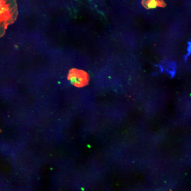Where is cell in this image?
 I'll return each instance as SVG.
<instances>
[{
    "label": "cell",
    "instance_id": "cell-1",
    "mask_svg": "<svg viewBox=\"0 0 191 191\" xmlns=\"http://www.w3.org/2000/svg\"><path fill=\"white\" fill-rule=\"evenodd\" d=\"M68 79L76 87L82 88L88 85L89 77L83 70L73 69L70 70Z\"/></svg>",
    "mask_w": 191,
    "mask_h": 191
},
{
    "label": "cell",
    "instance_id": "cell-2",
    "mask_svg": "<svg viewBox=\"0 0 191 191\" xmlns=\"http://www.w3.org/2000/svg\"><path fill=\"white\" fill-rule=\"evenodd\" d=\"M143 5L147 9L154 8L157 6L164 7L166 4L163 1H144L142 2Z\"/></svg>",
    "mask_w": 191,
    "mask_h": 191
},
{
    "label": "cell",
    "instance_id": "cell-3",
    "mask_svg": "<svg viewBox=\"0 0 191 191\" xmlns=\"http://www.w3.org/2000/svg\"><path fill=\"white\" fill-rule=\"evenodd\" d=\"M0 10L3 11L4 13H5L8 12V9L6 6H3L0 7Z\"/></svg>",
    "mask_w": 191,
    "mask_h": 191
},
{
    "label": "cell",
    "instance_id": "cell-4",
    "mask_svg": "<svg viewBox=\"0 0 191 191\" xmlns=\"http://www.w3.org/2000/svg\"><path fill=\"white\" fill-rule=\"evenodd\" d=\"M15 49H16L18 50L19 49V47L17 45H15Z\"/></svg>",
    "mask_w": 191,
    "mask_h": 191
},
{
    "label": "cell",
    "instance_id": "cell-5",
    "mask_svg": "<svg viewBox=\"0 0 191 191\" xmlns=\"http://www.w3.org/2000/svg\"><path fill=\"white\" fill-rule=\"evenodd\" d=\"M3 6V4H2V1L0 0V7Z\"/></svg>",
    "mask_w": 191,
    "mask_h": 191
}]
</instances>
